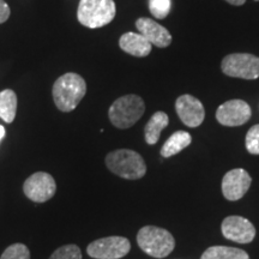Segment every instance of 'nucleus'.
I'll return each instance as SVG.
<instances>
[{
    "label": "nucleus",
    "mask_w": 259,
    "mask_h": 259,
    "mask_svg": "<svg viewBox=\"0 0 259 259\" xmlns=\"http://www.w3.org/2000/svg\"><path fill=\"white\" fill-rule=\"evenodd\" d=\"M87 94V83L79 74L65 73L53 85V100L61 112H71Z\"/></svg>",
    "instance_id": "f257e3e1"
},
{
    "label": "nucleus",
    "mask_w": 259,
    "mask_h": 259,
    "mask_svg": "<svg viewBox=\"0 0 259 259\" xmlns=\"http://www.w3.org/2000/svg\"><path fill=\"white\" fill-rule=\"evenodd\" d=\"M106 166L115 176L128 180L141 179L147 173V164L138 153L128 149H119L106 156Z\"/></svg>",
    "instance_id": "f03ea898"
},
{
    "label": "nucleus",
    "mask_w": 259,
    "mask_h": 259,
    "mask_svg": "<svg viewBox=\"0 0 259 259\" xmlns=\"http://www.w3.org/2000/svg\"><path fill=\"white\" fill-rule=\"evenodd\" d=\"M137 242L141 250L154 258H164L176 247V240L167 229L145 226L139 229Z\"/></svg>",
    "instance_id": "7ed1b4c3"
},
{
    "label": "nucleus",
    "mask_w": 259,
    "mask_h": 259,
    "mask_svg": "<svg viewBox=\"0 0 259 259\" xmlns=\"http://www.w3.org/2000/svg\"><path fill=\"white\" fill-rule=\"evenodd\" d=\"M115 14L114 0H80L77 18L84 27L97 29L111 23Z\"/></svg>",
    "instance_id": "20e7f679"
},
{
    "label": "nucleus",
    "mask_w": 259,
    "mask_h": 259,
    "mask_svg": "<svg viewBox=\"0 0 259 259\" xmlns=\"http://www.w3.org/2000/svg\"><path fill=\"white\" fill-rule=\"evenodd\" d=\"M145 111V105L138 95H125L113 102L108 111L109 120L115 127L128 128L142 118Z\"/></svg>",
    "instance_id": "39448f33"
},
{
    "label": "nucleus",
    "mask_w": 259,
    "mask_h": 259,
    "mask_svg": "<svg viewBox=\"0 0 259 259\" xmlns=\"http://www.w3.org/2000/svg\"><path fill=\"white\" fill-rule=\"evenodd\" d=\"M221 69L229 77L242 79L259 78V57L248 53H234L222 60Z\"/></svg>",
    "instance_id": "423d86ee"
},
{
    "label": "nucleus",
    "mask_w": 259,
    "mask_h": 259,
    "mask_svg": "<svg viewBox=\"0 0 259 259\" xmlns=\"http://www.w3.org/2000/svg\"><path fill=\"white\" fill-rule=\"evenodd\" d=\"M131 250L128 239L122 236H108L97 239L89 244L87 252L94 259H120Z\"/></svg>",
    "instance_id": "0eeeda50"
},
{
    "label": "nucleus",
    "mask_w": 259,
    "mask_h": 259,
    "mask_svg": "<svg viewBox=\"0 0 259 259\" xmlns=\"http://www.w3.org/2000/svg\"><path fill=\"white\" fill-rule=\"evenodd\" d=\"M24 194L35 203H45L56 194L57 184L54 178L46 171H36L25 180Z\"/></svg>",
    "instance_id": "6e6552de"
},
{
    "label": "nucleus",
    "mask_w": 259,
    "mask_h": 259,
    "mask_svg": "<svg viewBox=\"0 0 259 259\" xmlns=\"http://www.w3.org/2000/svg\"><path fill=\"white\" fill-rule=\"evenodd\" d=\"M252 111L247 102L231 100L221 105L216 111V119L223 126H240L251 119Z\"/></svg>",
    "instance_id": "1a4fd4ad"
},
{
    "label": "nucleus",
    "mask_w": 259,
    "mask_h": 259,
    "mask_svg": "<svg viewBox=\"0 0 259 259\" xmlns=\"http://www.w3.org/2000/svg\"><path fill=\"white\" fill-rule=\"evenodd\" d=\"M252 178L242 168L227 171L222 179V193L226 199L235 202L241 199L250 189Z\"/></svg>",
    "instance_id": "9d476101"
},
{
    "label": "nucleus",
    "mask_w": 259,
    "mask_h": 259,
    "mask_svg": "<svg viewBox=\"0 0 259 259\" xmlns=\"http://www.w3.org/2000/svg\"><path fill=\"white\" fill-rule=\"evenodd\" d=\"M222 234L226 239L239 244H250L255 236V228L252 222L241 216H228L221 226Z\"/></svg>",
    "instance_id": "9b49d317"
},
{
    "label": "nucleus",
    "mask_w": 259,
    "mask_h": 259,
    "mask_svg": "<svg viewBox=\"0 0 259 259\" xmlns=\"http://www.w3.org/2000/svg\"><path fill=\"white\" fill-rule=\"evenodd\" d=\"M176 111L180 120L189 127H198L205 118L204 106L192 95H181L176 102Z\"/></svg>",
    "instance_id": "f8f14e48"
},
{
    "label": "nucleus",
    "mask_w": 259,
    "mask_h": 259,
    "mask_svg": "<svg viewBox=\"0 0 259 259\" xmlns=\"http://www.w3.org/2000/svg\"><path fill=\"white\" fill-rule=\"evenodd\" d=\"M136 28L138 29L139 34L143 35L151 45L158 48H166L170 45L171 35L166 28L162 27L154 19L142 17L136 22Z\"/></svg>",
    "instance_id": "ddd939ff"
},
{
    "label": "nucleus",
    "mask_w": 259,
    "mask_h": 259,
    "mask_svg": "<svg viewBox=\"0 0 259 259\" xmlns=\"http://www.w3.org/2000/svg\"><path fill=\"white\" fill-rule=\"evenodd\" d=\"M119 46L125 53L143 58L150 54L153 45L143 35L137 34V32H126L119 40Z\"/></svg>",
    "instance_id": "4468645a"
},
{
    "label": "nucleus",
    "mask_w": 259,
    "mask_h": 259,
    "mask_svg": "<svg viewBox=\"0 0 259 259\" xmlns=\"http://www.w3.org/2000/svg\"><path fill=\"white\" fill-rule=\"evenodd\" d=\"M192 142V137L189 132L186 131H177L167 139L166 143L161 149V155L163 157H170L174 155L179 154L184 149L189 147Z\"/></svg>",
    "instance_id": "2eb2a0df"
},
{
    "label": "nucleus",
    "mask_w": 259,
    "mask_h": 259,
    "mask_svg": "<svg viewBox=\"0 0 259 259\" xmlns=\"http://www.w3.org/2000/svg\"><path fill=\"white\" fill-rule=\"evenodd\" d=\"M169 122V118L164 112H156L151 116L150 120L145 125L144 135H145V142L148 144L154 145L156 144L160 139L162 130L166 128Z\"/></svg>",
    "instance_id": "dca6fc26"
},
{
    "label": "nucleus",
    "mask_w": 259,
    "mask_h": 259,
    "mask_svg": "<svg viewBox=\"0 0 259 259\" xmlns=\"http://www.w3.org/2000/svg\"><path fill=\"white\" fill-rule=\"evenodd\" d=\"M17 112V96L14 90L5 89L0 93V118L11 124Z\"/></svg>",
    "instance_id": "f3484780"
},
{
    "label": "nucleus",
    "mask_w": 259,
    "mask_h": 259,
    "mask_svg": "<svg viewBox=\"0 0 259 259\" xmlns=\"http://www.w3.org/2000/svg\"><path fill=\"white\" fill-rule=\"evenodd\" d=\"M200 259H250L244 250L228 246H212L206 248Z\"/></svg>",
    "instance_id": "a211bd4d"
},
{
    "label": "nucleus",
    "mask_w": 259,
    "mask_h": 259,
    "mask_svg": "<svg viewBox=\"0 0 259 259\" xmlns=\"http://www.w3.org/2000/svg\"><path fill=\"white\" fill-rule=\"evenodd\" d=\"M171 0H149V11L155 18L163 19L169 15Z\"/></svg>",
    "instance_id": "6ab92c4d"
},
{
    "label": "nucleus",
    "mask_w": 259,
    "mask_h": 259,
    "mask_svg": "<svg viewBox=\"0 0 259 259\" xmlns=\"http://www.w3.org/2000/svg\"><path fill=\"white\" fill-rule=\"evenodd\" d=\"M50 259H82V251L76 245H65L54 251Z\"/></svg>",
    "instance_id": "aec40b11"
},
{
    "label": "nucleus",
    "mask_w": 259,
    "mask_h": 259,
    "mask_svg": "<svg viewBox=\"0 0 259 259\" xmlns=\"http://www.w3.org/2000/svg\"><path fill=\"white\" fill-rule=\"evenodd\" d=\"M0 259H30V252L23 244H14L3 252Z\"/></svg>",
    "instance_id": "412c9836"
},
{
    "label": "nucleus",
    "mask_w": 259,
    "mask_h": 259,
    "mask_svg": "<svg viewBox=\"0 0 259 259\" xmlns=\"http://www.w3.org/2000/svg\"><path fill=\"white\" fill-rule=\"evenodd\" d=\"M246 149L252 155H259V124L248 130L246 135Z\"/></svg>",
    "instance_id": "4be33fe9"
},
{
    "label": "nucleus",
    "mask_w": 259,
    "mask_h": 259,
    "mask_svg": "<svg viewBox=\"0 0 259 259\" xmlns=\"http://www.w3.org/2000/svg\"><path fill=\"white\" fill-rule=\"evenodd\" d=\"M11 15V10L4 0H0V24L6 22Z\"/></svg>",
    "instance_id": "5701e85b"
},
{
    "label": "nucleus",
    "mask_w": 259,
    "mask_h": 259,
    "mask_svg": "<svg viewBox=\"0 0 259 259\" xmlns=\"http://www.w3.org/2000/svg\"><path fill=\"white\" fill-rule=\"evenodd\" d=\"M227 3H229V4L232 5H235V6H240V5H244L246 0H226Z\"/></svg>",
    "instance_id": "b1692460"
},
{
    "label": "nucleus",
    "mask_w": 259,
    "mask_h": 259,
    "mask_svg": "<svg viewBox=\"0 0 259 259\" xmlns=\"http://www.w3.org/2000/svg\"><path fill=\"white\" fill-rule=\"evenodd\" d=\"M4 136H5V128H4V126L0 125V141L4 138Z\"/></svg>",
    "instance_id": "393cba45"
},
{
    "label": "nucleus",
    "mask_w": 259,
    "mask_h": 259,
    "mask_svg": "<svg viewBox=\"0 0 259 259\" xmlns=\"http://www.w3.org/2000/svg\"><path fill=\"white\" fill-rule=\"evenodd\" d=\"M255 2H259V0H255Z\"/></svg>",
    "instance_id": "a878e982"
}]
</instances>
